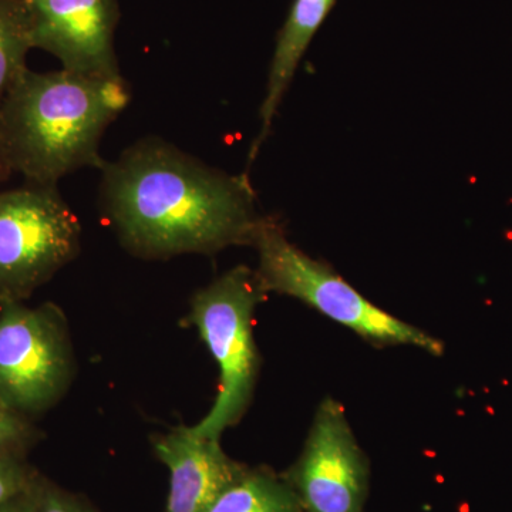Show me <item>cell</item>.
I'll return each instance as SVG.
<instances>
[{
	"label": "cell",
	"instance_id": "1",
	"mask_svg": "<svg viewBox=\"0 0 512 512\" xmlns=\"http://www.w3.org/2000/svg\"><path fill=\"white\" fill-rule=\"evenodd\" d=\"M100 205L123 247L146 259L251 245L265 217L247 174L144 138L101 168Z\"/></svg>",
	"mask_w": 512,
	"mask_h": 512
},
{
	"label": "cell",
	"instance_id": "2",
	"mask_svg": "<svg viewBox=\"0 0 512 512\" xmlns=\"http://www.w3.org/2000/svg\"><path fill=\"white\" fill-rule=\"evenodd\" d=\"M128 103L123 76L25 70L0 104V146L29 184L56 185L73 171L101 170V138Z\"/></svg>",
	"mask_w": 512,
	"mask_h": 512
},
{
	"label": "cell",
	"instance_id": "3",
	"mask_svg": "<svg viewBox=\"0 0 512 512\" xmlns=\"http://www.w3.org/2000/svg\"><path fill=\"white\" fill-rule=\"evenodd\" d=\"M256 269L268 293L291 296L376 346H410L433 356L444 353L440 339L390 315L356 291L328 264L313 259L286 237L284 228L265 218L256 235Z\"/></svg>",
	"mask_w": 512,
	"mask_h": 512
},
{
	"label": "cell",
	"instance_id": "4",
	"mask_svg": "<svg viewBox=\"0 0 512 512\" xmlns=\"http://www.w3.org/2000/svg\"><path fill=\"white\" fill-rule=\"evenodd\" d=\"M266 296L256 271L244 265L229 269L192 296L188 322L220 367L217 399L207 416L192 426L200 436L220 440L247 412L259 372L254 316Z\"/></svg>",
	"mask_w": 512,
	"mask_h": 512
},
{
	"label": "cell",
	"instance_id": "5",
	"mask_svg": "<svg viewBox=\"0 0 512 512\" xmlns=\"http://www.w3.org/2000/svg\"><path fill=\"white\" fill-rule=\"evenodd\" d=\"M82 227L56 185L0 192V302L23 301L80 251Z\"/></svg>",
	"mask_w": 512,
	"mask_h": 512
},
{
	"label": "cell",
	"instance_id": "6",
	"mask_svg": "<svg viewBox=\"0 0 512 512\" xmlns=\"http://www.w3.org/2000/svg\"><path fill=\"white\" fill-rule=\"evenodd\" d=\"M0 396L26 416L50 409L73 379L74 359L63 312L0 302Z\"/></svg>",
	"mask_w": 512,
	"mask_h": 512
},
{
	"label": "cell",
	"instance_id": "7",
	"mask_svg": "<svg viewBox=\"0 0 512 512\" xmlns=\"http://www.w3.org/2000/svg\"><path fill=\"white\" fill-rule=\"evenodd\" d=\"M282 476L303 512H365L370 464L342 404L320 403L298 460Z\"/></svg>",
	"mask_w": 512,
	"mask_h": 512
},
{
	"label": "cell",
	"instance_id": "8",
	"mask_svg": "<svg viewBox=\"0 0 512 512\" xmlns=\"http://www.w3.org/2000/svg\"><path fill=\"white\" fill-rule=\"evenodd\" d=\"M33 47L56 57L67 72L120 77L114 52L116 0H25Z\"/></svg>",
	"mask_w": 512,
	"mask_h": 512
},
{
	"label": "cell",
	"instance_id": "9",
	"mask_svg": "<svg viewBox=\"0 0 512 512\" xmlns=\"http://www.w3.org/2000/svg\"><path fill=\"white\" fill-rule=\"evenodd\" d=\"M154 451L170 470L164 512H205L245 466L229 458L220 440L177 427L154 440Z\"/></svg>",
	"mask_w": 512,
	"mask_h": 512
},
{
	"label": "cell",
	"instance_id": "10",
	"mask_svg": "<svg viewBox=\"0 0 512 512\" xmlns=\"http://www.w3.org/2000/svg\"><path fill=\"white\" fill-rule=\"evenodd\" d=\"M335 0H295L284 29L276 42L271 69H269L268 84L262 101L261 131L252 144L249 160H254L259 148L264 144L265 138L271 131L276 113L284 100L293 76L298 70L306 49L311 45L323 20L329 15Z\"/></svg>",
	"mask_w": 512,
	"mask_h": 512
},
{
	"label": "cell",
	"instance_id": "11",
	"mask_svg": "<svg viewBox=\"0 0 512 512\" xmlns=\"http://www.w3.org/2000/svg\"><path fill=\"white\" fill-rule=\"evenodd\" d=\"M205 512H303L284 476L249 468L225 488Z\"/></svg>",
	"mask_w": 512,
	"mask_h": 512
},
{
	"label": "cell",
	"instance_id": "12",
	"mask_svg": "<svg viewBox=\"0 0 512 512\" xmlns=\"http://www.w3.org/2000/svg\"><path fill=\"white\" fill-rule=\"evenodd\" d=\"M30 49L33 43L25 0H0V104L28 70Z\"/></svg>",
	"mask_w": 512,
	"mask_h": 512
},
{
	"label": "cell",
	"instance_id": "13",
	"mask_svg": "<svg viewBox=\"0 0 512 512\" xmlns=\"http://www.w3.org/2000/svg\"><path fill=\"white\" fill-rule=\"evenodd\" d=\"M37 431L30 423L29 416L6 402L0 396V454L22 457L35 443Z\"/></svg>",
	"mask_w": 512,
	"mask_h": 512
},
{
	"label": "cell",
	"instance_id": "14",
	"mask_svg": "<svg viewBox=\"0 0 512 512\" xmlns=\"http://www.w3.org/2000/svg\"><path fill=\"white\" fill-rule=\"evenodd\" d=\"M28 494L33 512H96L79 498L39 478L33 480Z\"/></svg>",
	"mask_w": 512,
	"mask_h": 512
},
{
	"label": "cell",
	"instance_id": "15",
	"mask_svg": "<svg viewBox=\"0 0 512 512\" xmlns=\"http://www.w3.org/2000/svg\"><path fill=\"white\" fill-rule=\"evenodd\" d=\"M33 480L35 477L23 466L22 457L0 454V507L25 494Z\"/></svg>",
	"mask_w": 512,
	"mask_h": 512
},
{
	"label": "cell",
	"instance_id": "16",
	"mask_svg": "<svg viewBox=\"0 0 512 512\" xmlns=\"http://www.w3.org/2000/svg\"><path fill=\"white\" fill-rule=\"evenodd\" d=\"M28 491L20 495V497L15 498V500L3 504L2 507H0V512H33Z\"/></svg>",
	"mask_w": 512,
	"mask_h": 512
},
{
	"label": "cell",
	"instance_id": "17",
	"mask_svg": "<svg viewBox=\"0 0 512 512\" xmlns=\"http://www.w3.org/2000/svg\"><path fill=\"white\" fill-rule=\"evenodd\" d=\"M12 173V168H10L5 153H3L2 146H0V184L5 183Z\"/></svg>",
	"mask_w": 512,
	"mask_h": 512
}]
</instances>
